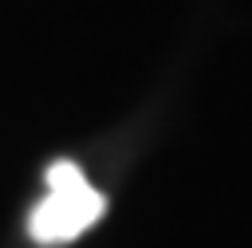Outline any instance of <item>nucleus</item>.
Listing matches in <instances>:
<instances>
[{"instance_id": "obj_1", "label": "nucleus", "mask_w": 252, "mask_h": 248, "mask_svg": "<svg viewBox=\"0 0 252 248\" xmlns=\"http://www.w3.org/2000/svg\"><path fill=\"white\" fill-rule=\"evenodd\" d=\"M106 213V197L87 185L83 169L75 161H55L47 169V197L32 209L28 232L43 248L71 244L79 232H87Z\"/></svg>"}]
</instances>
